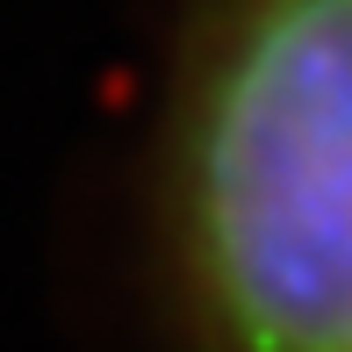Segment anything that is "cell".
I'll use <instances>...</instances> for the list:
<instances>
[{"label": "cell", "instance_id": "1", "mask_svg": "<svg viewBox=\"0 0 352 352\" xmlns=\"http://www.w3.org/2000/svg\"><path fill=\"white\" fill-rule=\"evenodd\" d=\"M209 352H352V0H216L166 130Z\"/></svg>", "mask_w": 352, "mask_h": 352}]
</instances>
